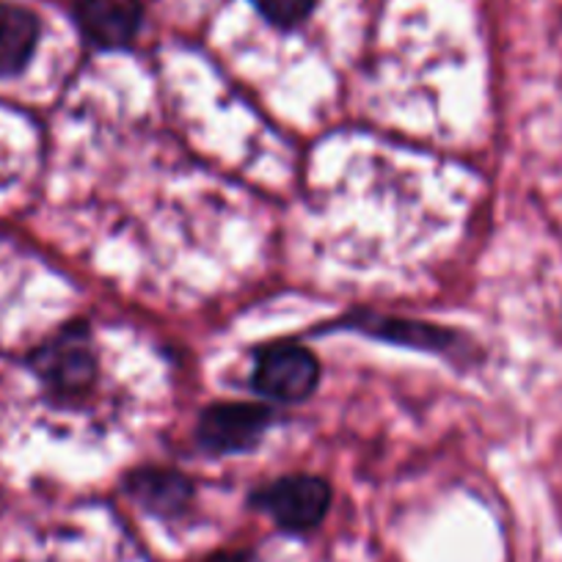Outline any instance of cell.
I'll return each instance as SVG.
<instances>
[{"mask_svg":"<svg viewBox=\"0 0 562 562\" xmlns=\"http://www.w3.org/2000/svg\"><path fill=\"white\" fill-rule=\"evenodd\" d=\"M45 392L58 403H80L94 389L97 350L86 323H69L47 337L29 359Z\"/></svg>","mask_w":562,"mask_h":562,"instance_id":"obj_1","label":"cell"},{"mask_svg":"<svg viewBox=\"0 0 562 562\" xmlns=\"http://www.w3.org/2000/svg\"><path fill=\"white\" fill-rule=\"evenodd\" d=\"M251 502L284 532H310L331 507V485L315 474H288L259 488Z\"/></svg>","mask_w":562,"mask_h":562,"instance_id":"obj_2","label":"cell"},{"mask_svg":"<svg viewBox=\"0 0 562 562\" xmlns=\"http://www.w3.org/2000/svg\"><path fill=\"white\" fill-rule=\"evenodd\" d=\"M254 389L270 400L299 403L306 400L321 383V361L315 353L293 342L268 345L254 361Z\"/></svg>","mask_w":562,"mask_h":562,"instance_id":"obj_3","label":"cell"},{"mask_svg":"<svg viewBox=\"0 0 562 562\" xmlns=\"http://www.w3.org/2000/svg\"><path fill=\"white\" fill-rule=\"evenodd\" d=\"M273 425V411L257 403H215L204 408L196 439L213 456L248 452Z\"/></svg>","mask_w":562,"mask_h":562,"instance_id":"obj_4","label":"cell"},{"mask_svg":"<svg viewBox=\"0 0 562 562\" xmlns=\"http://www.w3.org/2000/svg\"><path fill=\"white\" fill-rule=\"evenodd\" d=\"M75 23L86 42L100 50H122L138 34L144 23L140 0H78Z\"/></svg>","mask_w":562,"mask_h":562,"instance_id":"obj_5","label":"cell"},{"mask_svg":"<svg viewBox=\"0 0 562 562\" xmlns=\"http://www.w3.org/2000/svg\"><path fill=\"white\" fill-rule=\"evenodd\" d=\"M124 488L133 496L135 505L158 518H180L196 496L191 480L171 469H138L130 474Z\"/></svg>","mask_w":562,"mask_h":562,"instance_id":"obj_6","label":"cell"},{"mask_svg":"<svg viewBox=\"0 0 562 562\" xmlns=\"http://www.w3.org/2000/svg\"><path fill=\"white\" fill-rule=\"evenodd\" d=\"M40 45V20L34 12L0 0V78H14L34 58Z\"/></svg>","mask_w":562,"mask_h":562,"instance_id":"obj_7","label":"cell"},{"mask_svg":"<svg viewBox=\"0 0 562 562\" xmlns=\"http://www.w3.org/2000/svg\"><path fill=\"white\" fill-rule=\"evenodd\" d=\"M350 328H359V331L386 339V342L411 345V348L419 350H452V345L458 342V334L447 331V328H436L430 323L397 321V317L361 315L350 321Z\"/></svg>","mask_w":562,"mask_h":562,"instance_id":"obj_8","label":"cell"},{"mask_svg":"<svg viewBox=\"0 0 562 562\" xmlns=\"http://www.w3.org/2000/svg\"><path fill=\"white\" fill-rule=\"evenodd\" d=\"M251 3L276 29H295L310 18L317 0H251Z\"/></svg>","mask_w":562,"mask_h":562,"instance_id":"obj_9","label":"cell"},{"mask_svg":"<svg viewBox=\"0 0 562 562\" xmlns=\"http://www.w3.org/2000/svg\"><path fill=\"white\" fill-rule=\"evenodd\" d=\"M207 562H257L248 551H218V554L207 557Z\"/></svg>","mask_w":562,"mask_h":562,"instance_id":"obj_10","label":"cell"}]
</instances>
